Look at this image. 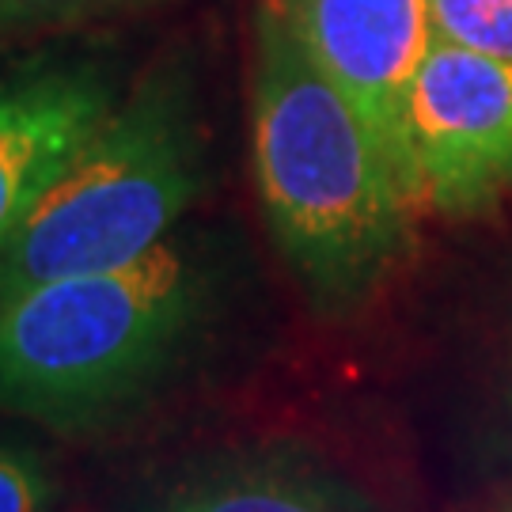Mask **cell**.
I'll list each match as a JSON object with an SVG mask.
<instances>
[{
  "label": "cell",
  "mask_w": 512,
  "mask_h": 512,
  "mask_svg": "<svg viewBox=\"0 0 512 512\" xmlns=\"http://www.w3.org/2000/svg\"><path fill=\"white\" fill-rule=\"evenodd\" d=\"M57 475L35 444L0 433V512H54Z\"/></svg>",
  "instance_id": "9c48e42d"
},
{
  "label": "cell",
  "mask_w": 512,
  "mask_h": 512,
  "mask_svg": "<svg viewBox=\"0 0 512 512\" xmlns=\"http://www.w3.org/2000/svg\"><path fill=\"white\" fill-rule=\"evenodd\" d=\"M141 0H0L4 27H57V23H80V19L107 16Z\"/></svg>",
  "instance_id": "30bf717a"
},
{
  "label": "cell",
  "mask_w": 512,
  "mask_h": 512,
  "mask_svg": "<svg viewBox=\"0 0 512 512\" xmlns=\"http://www.w3.org/2000/svg\"><path fill=\"white\" fill-rule=\"evenodd\" d=\"M406 156L421 209L448 220L512 194V65L433 35L406 95Z\"/></svg>",
  "instance_id": "277c9868"
},
{
  "label": "cell",
  "mask_w": 512,
  "mask_h": 512,
  "mask_svg": "<svg viewBox=\"0 0 512 512\" xmlns=\"http://www.w3.org/2000/svg\"><path fill=\"white\" fill-rule=\"evenodd\" d=\"M122 512H372L365 494L296 448H236L152 482Z\"/></svg>",
  "instance_id": "52a82bcc"
},
{
  "label": "cell",
  "mask_w": 512,
  "mask_h": 512,
  "mask_svg": "<svg viewBox=\"0 0 512 512\" xmlns=\"http://www.w3.org/2000/svg\"><path fill=\"white\" fill-rule=\"evenodd\" d=\"M213 304L209 262L175 236L126 266L0 296V414L61 437L107 429L175 372Z\"/></svg>",
  "instance_id": "7a4b0ae2"
},
{
  "label": "cell",
  "mask_w": 512,
  "mask_h": 512,
  "mask_svg": "<svg viewBox=\"0 0 512 512\" xmlns=\"http://www.w3.org/2000/svg\"><path fill=\"white\" fill-rule=\"evenodd\" d=\"M505 512H512V505H509V509H505Z\"/></svg>",
  "instance_id": "7c38bea8"
},
{
  "label": "cell",
  "mask_w": 512,
  "mask_h": 512,
  "mask_svg": "<svg viewBox=\"0 0 512 512\" xmlns=\"http://www.w3.org/2000/svg\"><path fill=\"white\" fill-rule=\"evenodd\" d=\"M0 31H8V27H4V16H0Z\"/></svg>",
  "instance_id": "8fae6325"
},
{
  "label": "cell",
  "mask_w": 512,
  "mask_h": 512,
  "mask_svg": "<svg viewBox=\"0 0 512 512\" xmlns=\"http://www.w3.org/2000/svg\"><path fill=\"white\" fill-rule=\"evenodd\" d=\"M319 69L346 92L414 198L406 95L433 42L425 0H277ZM418 205V198H414ZM421 209V205H418Z\"/></svg>",
  "instance_id": "8992f818"
},
{
  "label": "cell",
  "mask_w": 512,
  "mask_h": 512,
  "mask_svg": "<svg viewBox=\"0 0 512 512\" xmlns=\"http://www.w3.org/2000/svg\"><path fill=\"white\" fill-rule=\"evenodd\" d=\"M205 114L190 57L167 54L80 145L0 270V296L126 266L175 236L205 186Z\"/></svg>",
  "instance_id": "3957f363"
},
{
  "label": "cell",
  "mask_w": 512,
  "mask_h": 512,
  "mask_svg": "<svg viewBox=\"0 0 512 512\" xmlns=\"http://www.w3.org/2000/svg\"><path fill=\"white\" fill-rule=\"evenodd\" d=\"M433 35L512 65V0H425Z\"/></svg>",
  "instance_id": "ba28073f"
},
{
  "label": "cell",
  "mask_w": 512,
  "mask_h": 512,
  "mask_svg": "<svg viewBox=\"0 0 512 512\" xmlns=\"http://www.w3.org/2000/svg\"><path fill=\"white\" fill-rule=\"evenodd\" d=\"M251 171L277 255L315 315L361 311L410 255L418 205L277 0L255 12Z\"/></svg>",
  "instance_id": "6da1fadb"
},
{
  "label": "cell",
  "mask_w": 512,
  "mask_h": 512,
  "mask_svg": "<svg viewBox=\"0 0 512 512\" xmlns=\"http://www.w3.org/2000/svg\"><path fill=\"white\" fill-rule=\"evenodd\" d=\"M122 92L114 65L95 54H38L0 69V270L42 194Z\"/></svg>",
  "instance_id": "5b68a950"
}]
</instances>
